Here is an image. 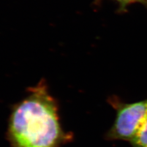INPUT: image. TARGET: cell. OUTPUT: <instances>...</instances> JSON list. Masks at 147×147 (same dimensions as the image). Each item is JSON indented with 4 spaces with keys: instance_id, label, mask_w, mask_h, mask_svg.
Listing matches in <instances>:
<instances>
[{
    "instance_id": "277c9868",
    "label": "cell",
    "mask_w": 147,
    "mask_h": 147,
    "mask_svg": "<svg viewBox=\"0 0 147 147\" xmlns=\"http://www.w3.org/2000/svg\"><path fill=\"white\" fill-rule=\"evenodd\" d=\"M119 3V10L123 11L126 10L127 7L136 2H140V0H115Z\"/></svg>"
},
{
    "instance_id": "6da1fadb",
    "label": "cell",
    "mask_w": 147,
    "mask_h": 147,
    "mask_svg": "<svg viewBox=\"0 0 147 147\" xmlns=\"http://www.w3.org/2000/svg\"><path fill=\"white\" fill-rule=\"evenodd\" d=\"M56 100L42 80L12 108L7 138L12 147H59L72 136L63 130Z\"/></svg>"
},
{
    "instance_id": "7a4b0ae2",
    "label": "cell",
    "mask_w": 147,
    "mask_h": 147,
    "mask_svg": "<svg viewBox=\"0 0 147 147\" xmlns=\"http://www.w3.org/2000/svg\"><path fill=\"white\" fill-rule=\"evenodd\" d=\"M109 102L116 110V117L106 137L130 142L147 115V99L127 103L112 97Z\"/></svg>"
},
{
    "instance_id": "5b68a950",
    "label": "cell",
    "mask_w": 147,
    "mask_h": 147,
    "mask_svg": "<svg viewBox=\"0 0 147 147\" xmlns=\"http://www.w3.org/2000/svg\"><path fill=\"white\" fill-rule=\"evenodd\" d=\"M140 3H142V4H145V5H146V6H147V0H140Z\"/></svg>"
},
{
    "instance_id": "3957f363",
    "label": "cell",
    "mask_w": 147,
    "mask_h": 147,
    "mask_svg": "<svg viewBox=\"0 0 147 147\" xmlns=\"http://www.w3.org/2000/svg\"><path fill=\"white\" fill-rule=\"evenodd\" d=\"M130 142L133 147H147V115Z\"/></svg>"
}]
</instances>
